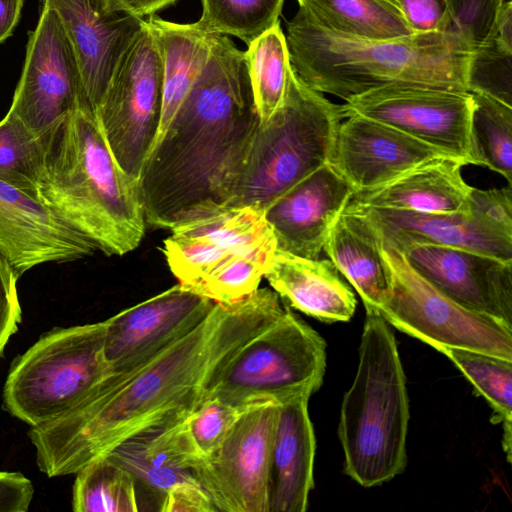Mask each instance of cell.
Listing matches in <instances>:
<instances>
[{"label": "cell", "mask_w": 512, "mask_h": 512, "mask_svg": "<svg viewBox=\"0 0 512 512\" xmlns=\"http://www.w3.org/2000/svg\"><path fill=\"white\" fill-rule=\"evenodd\" d=\"M161 512H213L210 497L196 480H185L172 485L159 501Z\"/></svg>", "instance_id": "obj_41"}, {"label": "cell", "mask_w": 512, "mask_h": 512, "mask_svg": "<svg viewBox=\"0 0 512 512\" xmlns=\"http://www.w3.org/2000/svg\"><path fill=\"white\" fill-rule=\"evenodd\" d=\"M162 88L159 49L144 20L95 111L112 155L137 181L159 130Z\"/></svg>", "instance_id": "obj_10"}, {"label": "cell", "mask_w": 512, "mask_h": 512, "mask_svg": "<svg viewBox=\"0 0 512 512\" xmlns=\"http://www.w3.org/2000/svg\"><path fill=\"white\" fill-rule=\"evenodd\" d=\"M309 397L280 405L274 439L269 512H304L314 486L316 440L308 413Z\"/></svg>", "instance_id": "obj_24"}, {"label": "cell", "mask_w": 512, "mask_h": 512, "mask_svg": "<svg viewBox=\"0 0 512 512\" xmlns=\"http://www.w3.org/2000/svg\"><path fill=\"white\" fill-rule=\"evenodd\" d=\"M465 165L452 157L423 162L383 184L355 191L347 205L423 213L468 210L473 187L462 177Z\"/></svg>", "instance_id": "obj_22"}, {"label": "cell", "mask_w": 512, "mask_h": 512, "mask_svg": "<svg viewBox=\"0 0 512 512\" xmlns=\"http://www.w3.org/2000/svg\"><path fill=\"white\" fill-rule=\"evenodd\" d=\"M401 253L421 277L452 301L512 326V261L437 245H416Z\"/></svg>", "instance_id": "obj_17"}, {"label": "cell", "mask_w": 512, "mask_h": 512, "mask_svg": "<svg viewBox=\"0 0 512 512\" xmlns=\"http://www.w3.org/2000/svg\"><path fill=\"white\" fill-rule=\"evenodd\" d=\"M470 141L474 165L512 181V107L487 95L471 93Z\"/></svg>", "instance_id": "obj_31"}, {"label": "cell", "mask_w": 512, "mask_h": 512, "mask_svg": "<svg viewBox=\"0 0 512 512\" xmlns=\"http://www.w3.org/2000/svg\"><path fill=\"white\" fill-rule=\"evenodd\" d=\"M409 400L391 325L366 313L355 378L340 410L344 473L363 487L392 480L407 463Z\"/></svg>", "instance_id": "obj_5"}, {"label": "cell", "mask_w": 512, "mask_h": 512, "mask_svg": "<svg viewBox=\"0 0 512 512\" xmlns=\"http://www.w3.org/2000/svg\"><path fill=\"white\" fill-rule=\"evenodd\" d=\"M186 417L143 429L105 457L129 471L136 484L160 501L172 485L195 480L192 471L201 462L188 437Z\"/></svg>", "instance_id": "obj_25"}, {"label": "cell", "mask_w": 512, "mask_h": 512, "mask_svg": "<svg viewBox=\"0 0 512 512\" xmlns=\"http://www.w3.org/2000/svg\"><path fill=\"white\" fill-rule=\"evenodd\" d=\"M495 42L512 52V1L503 9L496 27Z\"/></svg>", "instance_id": "obj_44"}, {"label": "cell", "mask_w": 512, "mask_h": 512, "mask_svg": "<svg viewBox=\"0 0 512 512\" xmlns=\"http://www.w3.org/2000/svg\"><path fill=\"white\" fill-rule=\"evenodd\" d=\"M105 321L54 327L12 362L2 405L37 427L72 409L111 371L104 356Z\"/></svg>", "instance_id": "obj_7"}, {"label": "cell", "mask_w": 512, "mask_h": 512, "mask_svg": "<svg viewBox=\"0 0 512 512\" xmlns=\"http://www.w3.org/2000/svg\"><path fill=\"white\" fill-rule=\"evenodd\" d=\"M215 302L177 285L105 321L104 356L111 372L146 362L197 327Z\"/></svg>", "instance_id": "obj_14"}, {"label": "cell", "mask_w": 512, "mask_h": 512, "mask_svg": "<svg viewBox=\"0 0 512 512\" xmlns=\"http://www.w3.org/2000/svg\"><path fill=\"white\" fill-rule=\"evenodd\" d=\"M245 51V61L259 121H266L283 100L290 67L285 34L277 22Z\"/></svg>", "instance_id": "obj_30"}, {"label": "cell", "mask_w": 512, "mask_h": 512, "mask_svg": "<svg viewBox=\"0 0 512 512\" xmlns=\"http://www.w3.org/2000/svg\"><path fill=\"white\" fill-rule=\"evenodd\" d=\"M388 291L379 314L393 327L440 353L462 348L512 361V326L452 301L382 242Z\"/></svg>", "instance_id": "obj_9"}, {"label": "cell", "mask_w": 512, "mask_h": 512, "mask_svg": "<svg viewBox=\"0 0 512 512\" xmlns=\"http://www.w3.org/2000/svg\"><path fill=\"white\" fill-rule=\"evenodd\" d=\"M145 22L157 43L162 63V108L155 144L204 66L214 34L207 33L196 22L180 24L155 14L148 16Z\"/></svg>", "instance_id": "obj_27"}, {"label": "cell", "mask_w": 512, "mask_h": 512, "mask_svg": "<svg viewBox=\"0 0 512 512\" xmlns=\"http://www.w3.org/2000/svg\"><path fill=\"white\" fill-rule=\"evenodd\" d=\"M342 105L328 100L290 65L282 102L256 127L226 207L265 209L318 168L331 164Z\"/></svg>", "instance_id": "obj_6"}, {"label": "cell", "mask_w": 512, "mask_h": 512, "mask_svg": "<svg viewBox=\"0 0 512 512\" xmlns=\"http://www.w3.org/2000/svg\"><path fill=\"white\" fill-rule=\"evenodd\" d=\"M279 412L271 402L244 409L220 448L192 471L216 511L269 512Z\"/></svg>", "instance_id": "obj_11"}, {"label": "cell", "mask_w": 512, "mask_h": 512, "mask_svg": "<svg viewBox=\"0 0 512 512\" xmlns=\"http://www.w3.org/2000/svg\"><path fill=\"white\" fill-rule=\"evenodd\" d=\"M382 1H385L391 5H393L394 7L398 8L399 9V3H398V0H382ZM400 10V9H399Z\"/></svg>", "instance_id": "obj_46"}, {"label": "cell", "mask_w": 512, "mask_h": 512, "mask_svg": "<svg viewBox=\"0 0 512 512\" xmlns=\"http://www.w3.org/2000/svg\"><path fill=\"white\" fill-rule=\"evenodd\" d=\"M41 153L40 136L8 111L0 121V181L35 198Z\"/></svg>", "instance_id": "obj_34"}, {"label": "cell", "mask_w": 512, "mask_h": 512, "mask_svg": "<svg viewBox=\"0 0 512 512\" xmlns=\"http://www.w3.org/2000/svg\"><path fill=\"white\" fill-rule=\"evenodd\" d=\"M322 28L340 35L386 40L414 34L400 10L382 0H296Z\"/></svg>", "instance_id": "obj_28"}, {"label": "cell", "mask_w": 512, "mask_h": 512, "mask_svg": "<svg viewBox=\"0 0 512 512\" xmlns=\"http://www.w3.org/2000/svg\"><path fill=\"white\" fill-rule=\"evenodd\" d=\"M96 250L38 199L0 181V254L18 277L38 265L83 259Z\"/></svg>", "instance_id": "obj_18"}, {"label": "cell", "mask_w": 512, "mask_h": 512, "mask_svg": "<svg viewBox=\"0 0 512 512\" xmlns=\"http://www.w3.org/2000/svg\"><path fill=\"white\" fill-rule=\"evenodd\" d=\"M277 249L266 248L240 254L209 272L190 286L217 303L240 300L259 288Z\"/></svg>", "instance_id": "obj_35"}, {"label": "cell", "mask_w": 512, "mask_h": 512, "mask_svg": "<svg viewBox=\"0 0 512 512\" xmlns=\"http://www.w3.org/2000/svg\"><path fill=\"white\" fill-rule=\"evenodd\" d=\"M75 475L72 489L73 511H139L134 477L108 457L93 460Z\"/></svg>", "instance_id": "obj_29"}, {"label": "cell", "mask_w": 512, "mask_h": 512, "mask_svg": "<svg viewBox=\"0 0 512 512\" xmlns=\"http://www.w3.org/2000/svg\"><path fill=\"white\" fill-rule=\"evenodd\" d=\"M258 124L245 51L214 34L204 66L142 167L145 221L170 230L225 208Z\"/></svg>", "instance_id": "obj_2"}, {"label": "cell", "mask_w": 512, "mask_h": 512, "mask_svg": "<svg viewBox=\"0 0 512 512\" xmlns=\"http://www.w3.org/2000/svg\"><path fill=\"white\" fill-rule=\"evenodd\" d=\"M244 409L207 397L188 414L186 431L201 461L220 448Z\"/></svg>", "instance_id": "obj_38"}, {"label": "cell", "mask_w": 512, "mask_h": 512, "mask_svg": "<svg viewBox=\"0 0 512 512\" xmlns=\"http://www.w3.org/2000/svg\"><path fill=\"white\" fill-rule=\"evenodd\" d=\"M512 0H446L450 31L468 52L494 42L496 27Z\"/></svg>", "instance_id": "obj_36"}, {"label": "cell", "mask_w": 512, "mask_h": 512, "mask_svg": "<svg viewBox=\"0 0 512 512\" xmlns=\"http://www.w3.org/2000/svg\"><path fill=\"white\" fill-rule=\"evenodd\" d=\"M24 0H0V44L11 36L16 27Z\"/></svg>", "instance_id": "obj_43"}, {"label": "cell", "mask_w": 512, "mask_h": 512, "mask_svg": "<svg viewBox=\"0 0 512 512\" xmlns=\"http://www.w3.org/2000/svg\"><path fill=\"white\" fill-rule=\"evenodd\" d=\"M285 0H201L196 22L210 34L234 36L247 46L279 22Z\"/></svg>", "instance_id": "obj_32"}, {"label": "cell", "mask_w": 512, "mask_h": 512, "mask_svg": "<svg viewBox=\"0 0 512 512\" xmlns=\"http://www.w3.org/2000/svg\"><path fill=\"white\" fill-rule=\"evenodd\" d=\"M136 15L144 16L154 15L156 12L170 6L178 0H121Z\"/></svg>", "instance_id": "obj_45"}, {"label": "cell", "mask_w": 512, "mask_h": 512, "mask_svg": "<svg viewBox=\"0 0 512 512\" xmlns=\"http://www.w3.org/2000/svg\"><path fill=\"white\" fill-rule=\"evenodd\" d=\"M285 308L266 287L235 302H215L184 337L129 371L110 372L61 417L31 427L39 470L48 477L75 474L141 430L186 417Z\"/></svg>", "instance_id": "obj_1"}, {"label": "cell", "mask_w": 512, "mask_h": 512, "mask_svg": "<svg viewBox=\"0 0 512 512\" xmlns=\"http://www.w3.org/2000/svg\"><path fill=\"white\" fill-rule=\"evenodd\" d=\"M264 277L286 305L320 321L346 322L354 315V292L330 259L277 250Z\"/></svg>", "instance_id": "obj_23"}, {"label": "cell", "mask_w": 512, "mask_h": 512, "mask_svg": "<svg viewBox=\"0 0 512 512\" xmlns=\"http://www.w3.org/2000/svg\"><path fill=\"white\" fill-rule=\"evenodd\" d=\"M346 208L362 213L374 226L383 244L400 252L416 245H437L512 261V238L503 235L470 207L453 213L350 205Z\"/></svg>", "instance_id": "obj_21"}, {"label": "cell", "mask_w": 512, "mask_h": 512, "mask_svg": "<svg viewBox=\"0 0 512 512\" xmlns=\"http://www.w3.org/2000/svg\"><path fill=\"white\" fill-rule=\"evenodd\" d=\"M325 369V340L286 305L223 369L207 397L242 408L281 405L310 398L321 387Z\"/></svg>", "instance_id": "obj_8"}, {"label": "cell", "mask_w": 512, "mask_h": 512, "mask_svg": "<svg viewBox=\"0 0 512 512\" xmlns=\"http://www.w3.org/2000/svg\"><path fill=\"white\" fill-rule=\"evenodd\" d=\"M323 250L360 295L366 313H378L388 291L382 240L360 212L346 208L333 223Z\"/></svg>", "instance_id": "obj_26"}, {"label": "cell", "mask_w": 512, "mask_h": 512, "mask_svg": "<svg viewBox=\"0 0 512 512\" xmlns=\"http://www.w3.org/2000/svg\"><path fill=\"white\" fill-rule=\"evenodd\" d=\"M466 86L470 93L487 95L512 107V52L495 40L471 52Z\"/></svg>", "instance_id": "obj_37"}, {"label": "cell", "mask_w": 512, "mask_h": 512, "mask_svg": "<svg viewBox=\"0 0 512 512\" xmlns=\"http://www.w3.org/2000/svg\"><path fill=\"white\" fill-rule=\"evenodd\" d=\"M18 276L0 254V358L9 339L21 322V306L17 291Z\"/></svg>", "instance_id": "obj_40"}, {"label": "cell", "mask_w": 512, "mask_h": 512, "mask_svg": "<svg viewBox=\"0 0 512 512\" xmlns=\"http://www.w3.org/2000/svg\"><path fill=\"white\" fill-rule=\"evenodd\" d=\"M400 12L413 33L450 31L446 0H398Z\"/></svg>", "instance_id": "obj_39"}, {"label": "cell", "mask_w": 512, "mask_h": 512, "mask_svg": "<svg viewBox=\"0 0 512 512\" xmlns=\"http://www.w3.org/2000/svg\"><path fill=\"white\" fill-rule=\"evenodd\" d=\"M33 495V484L23 474L0 471V512L27 511Z\"/></svg>", "instance_id": "obj_42"}, {"label": "cell", "mask_w": 512, "mask_h": 512, "mask_svg": "<svg viewBox=\"0 0 512 512\" xmlns=\"http://www.w3.org/2000/svg\"><path fill=\"white\" fill-rule=\"evenodd\" d=\"M285 37L290 64L301 80L344 100L389 85L468 92L470 52L451 31L354 38L322 28L299 8Z\"/></svg>", "instance_id": "obj_4"}, {"label": "cell", "mask_w": 512, "mask_h": 512, "mask_svg": "<svg viewBox=\"0 0 512 512\" xmlns=\"http://www.w3.org/2000/svg\"><path fill=\"white\" fill-rule=\"evenodd\" d=\"M73 46L88 107L94 112L125 50L144 25L121 0H42Z\"/></svg>", "instance_id": "obj_16"}, {"label": "cell", "mask_w": 512, "mask_h": 512, "mask_svg": "<svg viewBox=\"0 0 512 512\" xmlns=\"http://www.w3.org/2000/svg\"><path fill=\"white\" fill-rule=\"evenodd\" d=\"M441 157L450 156L387 124L348 116L337 129L331 165L355 192Z\"/></svg>", "instance_id": "obj_20"}, {"label": "cell", "mask_w": 512, "mask_h": 512, "mask_svg": "<svg viewBox=\"0 0 512 512\" xmlns=\"http://www.w3.org/2000/svg\"><path fill=\"white\" fill-rule=\"evenodd\" d=\"M345 101L342 104L345 118L362 116L379 121L467 165H474L470 141V92L389 85Z\"/></svg>", "instance_id": "obj_12"}, {"label": "cell", "mask_w": 512, "mask_h": 512, "mask_svg": "<svg viewBox=\"0 0 512 512\" xmlns=\"http://www.w3.org/2000/svg\"><path fill=\"white\" fill-rule=\"evenodd\" d=\"M40 142L35 198L105 255L136 249L146 224L138 181L115 160L94 112H69Z\"/></svg>", "instance_id": "obj_3"}, {"label": "cell", "mask_w": 512, "mask_h": 512, "mask_svg": "<svg viewBox=\"0 0 512 512\" xmlns=\"http://www.w3.org/2000/svg\"><path fill=\"white\" fill-rule=\"evenodd\" d=\"M170 230L163 253L179 283L188 286L240 254L277 249L264 209L255 206L225 207Z\"/></svg>", "instance_id": "obj_15"}, {"label": "cell", "mask_w": 512, "mask_h": 512, "mask_svg": "<svg viewBox=\"0 0 512 512\" xmlns=\"http://www.w3.org/2000/svg\"><path fill=\"white\" fill-rule=\"evenodd\" d=\"M445 354L473 384L493 410L494 422L503 424V435L512 433V361L483 352L446 348Z\"/></svg>", "instance_id": "obj_33"}, {"label": "cell", "mask_w": 512, "mask_h": 512, "mask_svg": "<svg viewBox=\"0 0 512 512\" xmlns=\"http://www.w3.org/2000/svg\"><path fill=\"white\" fill-rule=\"evenodd\" d=\"M79 107L91 110L73 46L58 14L43 8L9 112L40 136Z\"/></svg>", "instance_id": "obj_13"}, {"label": "cell", "mask_w": 512, "mask_h": 512, "mask_svg": "<svg viewBox=\"0 0 512 512\" xmlns=\"http://www.w3.org/2000/svg\"><path fill=\"white\" fill-rule=\"evenodd\" d=\"M354 193L329 163L305 177L265 209L277 250L317 259L338 215Z\"/></svg>", "instance_id": "obj_19"}]
</instances>
